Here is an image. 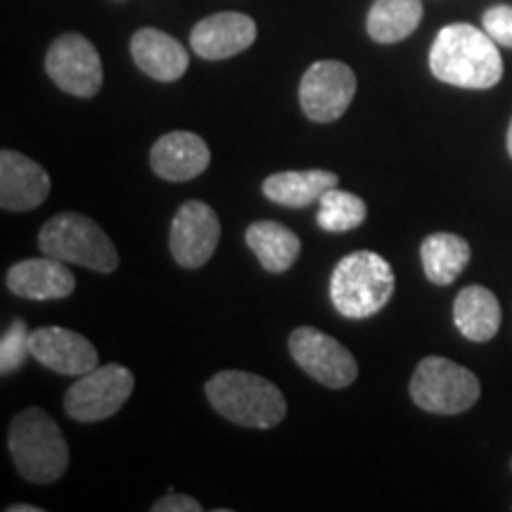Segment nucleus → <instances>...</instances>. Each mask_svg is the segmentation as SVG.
Returning <instances> with one entry per match:
<instances>
[{"label":"nucleus","instance_id":"nucleus-1","mask_svg":"<svg viewBox=\"0 0 512 512\" xmlns=\"http://www.w3.org/2000/svg\"><path fill=\"white\" fill-rule=\"evenodd\" d=\"M498 43L472 24H448L437 34L430 50V69L448 86L486 91L503 79Z\"/></svg>","mask_w":512,"mask_h":512},{"label":"nucleus","instance_id":"nucleus-2","mask_svg":"<svg viewBox=\"0 0 512 512\" xmlns=\"http://www.w3.org/2000/svg\"><path fill=\"white\" fill-rule=\"evenodd\" d=\"M207 399L216 413L240 427L271 430L285 420L287 401L266 377L245 370H223L207 382Z\"/></svg>","mask_w":512,"mask_h":512},{"label":"nucleus","instance_id":"nucleus-3","mask_svg":"<svg viewBox=\"0 0 512 512\" xmlns=\"http://www.w3.org/2000/svg\"><path fill=\"white\" fill-rule=\"evenodd\" d=\"M8 448L19 475L31 484L57 482L67 472V441L57 422L43 408L31 406L15 415L10 422Z\"/></svg>","mask_w":512,"mask_h":512},{"label":"nucleus","instance_id":"nucleus-4","mask_svg":"<svg viewBox=\"0 0 512 512\" xmlns=\"http://www.w3.org/2000/svg\"><path fill=\"white\" fill-rule=\"evenodd\" d=\"M394 271L377 252H354L339 259L330 278V299L344 318H370L389 304L394 294Z\"/></svg>","mask_w":512,"mask_h":512},{"label":"nucleus","instance_id":"nucleus-5","mask_svg":"<svg viewBox=\"0 0 512 512\" xmlns=\"http://www.w3.org/2000/svg\"><path fill=\"white\" fill-rule=\"evenodd\" d=\"M38 247L64 264H79L95 273H112L119 266V252L105 230L74 211L48 219L38 235Z\"/></svg>","mask_w":512,"mask_h":512},{"label":"nucleus","instance_id":"nucleus-6","mask_svg":"<svg viewBox=\"0 0 512 512\" xmlns=\"http://www.w3.org/2000/svg\"><path fill=\"white\" fill-rule=\"evenodd\" d=\"M477 375L444 356H427L415 368L411 399L422 411L437 415H458L470 411L479 399Z\"/></svg>","mask_w":512,"mask_h":512},{"label":"nucleus","instance_id":"nucleus-7","mask_svg":"<svg viewBox=\"0 0 512 512\" xmlns=\"http://www.w3.org/2000/svg\"><path fill=\"white\" fill-rule=\"evenodd\" d=\"M136 380L131 370L117 363L93 368L81 375L64 394V408L79 422H100L119 413L133 394Z\"/></svg>","mask_w":512,"mask_h":512},{"label":"nucleus","instance_id":"nucleus-8","mask_svg":"<svg viewBox=\"0 0 512 512\" xmlns=\"http://www.w3.org/2000/svg\"><path fill=\"white\" fill-rule=\"evenodd\" d=\"M356 95V74L344 62H313L299 83V102L316 124H332L349 110Z\"/></svg>","mask_w":512,"mask_h":512},{"label":"nucleus","instance_id":"nucleus-9","mask_svg":"<svg viewBox=\"0 0 512 512\" xmlns=\"http://www.w3.org/2000/svg\"><path fill=\"white\" fill-rule=\"evenodd\" d=\"M290 354L299 368L330 389H344L358 377V363L335 337L316 328H297L290 335Z\"/></svg>","mask_w":512,"mask_h":512},{"label":"nucleus","instance_id":"nucleus-10","mask_svg":"<svg viewBox=\"0 0 512 512\" xmlns=\"http://www.w3.org/2000/svg\"><path fill=\"white\" fill-rule=\"evenodd\" d=\"M46 72L57 88L74 98H93L102 86V62L86 36L64 34L50 46Z\"/></svg>","mask_w":512,"mask_h":512},{"label":"nucleus","instance_id":"nucleus-11","mask_svg":"<svg viewBox=\"0 0 512 512\" xmlns=\"http://www.w3.org/2000/svg\"><path fill=\"white\" fill-rule=\"evenodd\" d=\"M221 240V223L216 211L200 200L185 202L171 221L169 247L176 264L202 268L214 256Z\"/></svg>","mask_w":512,"mask_h":512},{"label":"nucleus","instance_id":"nucleus-12","mask_svg":"<svg viewBox=\"0 0 512 512\" xmlns=\"http://www.w3.org/2000/svg\"><path fill=\"white\" fill-rule=\"evenodd\" d=\"M31 356L57 375L81 377L98 368V351L93 344L79 332L57 325L31 332Z\"/></svg>","mask_w":512,"mask_h":512},{"label":"nucleus","instance_id":"nucleus-13","mask_svg":"<svg viewBox=\"0 0 512 512\" xmlns=\"http://www.w3.org/2000/svg\"><path fill=\"white\" fill-rule=\"evenodd\" d=\"M256 41V24L242 12H219L195 24L190 34V48L202 60H228L245 53Z\"/></svg>","mask_w":512,"mask_h":512},{"label":"nucleus","instance_id":"nucleus-14","mask_svg":"<svg viewBox=\"0 0 512 512\" xmlns=\"http://www.w3.org/2000/svg\"><path fill=\"white\" fill-rule=\"evenodd\" d=\"M50 195V176L34 159L15 150L0 152V207L5 211H31Z\"/></svg>","mask_w":512,"mask_h":512},{"label":"nucleus","instance_id":"nucleus-15","mask_svg":"<svg viewBox=\"0 0 512 512\" xmlns=\"http://www.w3.org/2000/svg\"><path fill=\"white\" fill-rule=\"evenodd\" d=\"M211 152L200 136L188 131H171L152 145L150 166L159 178L185 183L207 171Z\"/></svg>","mask_w":512,"mask_h":512},{"label":"nucleus","instance_id":"nucleus-16","mask_svg":"<svg viewBox=\"0 0 512 512\" xmlns=\"http://www.w3.org/2000/svg\"><path fill=\"white\" fill-rule=\"evenodd\" d=\"M5 283L17 297L48 302V299L69 297L76 287V278L64 261L43 254L38 259H24L12 266Z\"/></svg>","mask_w":512,"mask_h":512},{"label":"nucleus","instance_id":"nucleus-17","mask_svg":"<svg viewBox=\"0 0 512 512\" xmlns=\"http://www.w3.org/2000/svg\"><path fill=\"white\" fill-rule=\"evenodd\" d=\"M131 55L140 72L162 83L181 79V76L188 72L190 64L188 50H185L174 36L152 27L138 29L136 34H133Z\"/></svg>","mask_w":512,"mask_h":512},{"label":"nucleus","instance_id":"nucleus-18","mask_svg":"<svg viewBox=\"0 0 512 512\" xmlns=\"http://www.w3.org/2000/svg\"><path fill=\"white\" fill-rule=\"evenodd\" d=\"M453 323L470 342H489L501 328V304L482 285H470L453 302Z\"/></svg>","mask_w":512,"mask_h":512},{"label":"nucleus","instance_id":"nucleus-19","mask_svg":"<svg viewBox=\"0 0 512 512\" xmlns=\"http://www.w3.org/2000/svg\"><path fill=\"white\" fill-rule=\"evenodd\" d=\"M339 178L332 171L313 169V171H283V174L268 176L261 192L266 200H271L280 207L302 209L318 202L325 192L337 188Z\"/></svg>","mask_w":512,"mask_h":512},{"label":"nucleus","instance_id":"nucleus-20","mask_svg":"<svg viewBox=\"0 0 512 512\" xmlns=\"http://www.w3.org/2000/svg\"><path fill=\"white\" fill-rule=\"evenodd\" d=\"M245 240L259 264L268 273H285L294 266L302 252V242L290 228L275 221H256L247 228Z\"/></svg>","mask_w":512,"mask_h":512},{"label":"nucleus","instance_id":"nucleus-21","mask_svg":"<svg viewBox=\"0 0 512 512\" xmlns=\"http://www.w3.org/2000/svg\"><path fill=\"white\" fill-rule=\"evenodd\" d=\"M470 245L453 233H434L420 247L422 268L434 285H451L470 264Z\"/></svg>","mask_w":512,"mask_h":512},{"label":"nucleus","instance_id":"nucleus-22","mask_svg":"<svg viewBox=\"0 0 512 512\" xmlns=\"http://www.w3.org/2000/svg\"><path fill=\"white\" fill-rule=\"evenodd\" d=\"M422 22V0H375L368 12V34L373 41L399 43Z\"/></svg>","mask_w":512,"mask_h":512},{"label":"nucleus","instance_id":"nucleus-23","mask_svg":"<svg viewBox=\"0 0 512 512\" xmlns=\"http://www.w3.org/2000/svg\"><path fill=\"white\" fill-rule=\"evenodd\" d=\"M318 226L328 233H349L361 226L368 216V207L354 192L332 188L318 200Z\"/></svg>","mask_w":512,"mask_h":512},{"label":"nucleus","instance_id":"nucleus-24","mask_svg":"<svg viewBox=\"0 0 512 512\" xmlns=\"http://www.w3.org/2000/svg\"><path fill=\"white\" fill-rule=\"evenodd\" d=\"M31 356V332L22 318L5 330L0 339V373L10 375L17 373L24 366V361Z\"/></svg>","mask_w":512,"mask_h":512},{"label":"nucleus","instance_id":"nucleus-25","mask_svg":"<svg viewBox=\"0 0 512 512\" xmlns=\"http://www.w3.org/2000/svg\"><path fill=\"white\" fill-rule=\"evenodd\" d=\"M484 31L498 46L512 48V5H494L482 17Z\"/></svg>","mask_w":512,"mask_h":512},{"label":"nucleus","instance_id":"nucleus-26","mask_svg":"<svg viewBox=\"0 0 512 512\" xmlns=\"http://www.w3.org/2000/svg\"><path fill=\"white\" fill-rule=\"evenodd\" d=\"M152 512H202V503L183 494H169L152 505Z\"/></svg>","mask_w":512,"mask_h":512},{"label":"nucleus","instance_id":"nucleus-27","mask_svg":"<svg viewBox=\"0 0 512 512\" xmlns=\"http://www.w3.org/2000/svg\"><path fill=\"white\" fill-rule=\"evenodd\" d=\"M8 512H41V508H36V505H12Z\"/></svg>","mask_w":512,"mask_h":512},{"label":"nucleus","instance_id":"nucleus-28","mask_svg":"<svg viewBox=\"0 0 512 512\" xmlns=\"http://www.w3.org/2000/svg\"><path fill=\"white\" fill-rule=\"evenodd\" d=\"M508 152L512 157V121H510V128H508Z\"/></svg>","mask_w":512,"mask_h":512}]
</instances>
